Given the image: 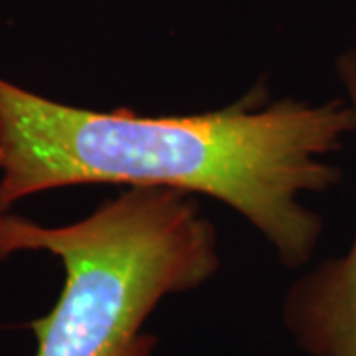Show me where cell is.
Masks as SVG:
<instances>
[{
  "mask_svg": "<svg viewBox=\"0 0 356 356\" xmlns=\"http://www.w3.org/2000/svg\"><path fill=\"white\" fill-rule=\"evenodd\" d=\"M6 210H8V208H6V206H4V202L0 200V220L4 218V214H6Z\"/></svg>",
  "mask_w": 356,
  "mask_h": 356,
  "instance_id": "4",
  "label": "cell"
},
{
  "mask_svg": "<svg viewBox=\"0 0 356 356\" xmlns=\"http://www.w3.org/2000/svg\"><path fill=\"white\" fill-rule=\"evenodd\" d=\"M356 117V46L337 58ZM283 325L309 356H356V232L346 254L321 261L289 287Z\"/></svg>",
  "mask_w": 356,
  "mask_h": 356,
  "instance_id": "3",
  "label": "cell"
},
{
  "mask_svg": "<svg viewBox=\"0 0 356 356\" xmlns=\"http://www.w3.org/2000/svg\"><path fill=\"white\" fill-rule=\"evenodd\" d=\"M46 250L65 267L50 315L30 327L36 356H151L143 332L159 303L204 285L220 267L214 224L192 194L131 186L76 224L44 228L0 220V257Z\"/></svg>",
  "mask_w": 356,
  "mask_h": 356,
  "instance_id": "2",
  "label": "cell"
},
{
  "mask_svg": "<svg viewBox=\"0 0 356 356\" xmlns=\"http://www.w3.org/2000/svg\"><path fill=\"white\" fill-rule=\"evenodd\" d=\"M356 137L346 97L271 99L264 86L196 115L93 111L0 77V200L81 184L175 188L220 200L254 226L289 269L305 266L323 220L303 198L331 191V154Z\"/></svg>",
  "mask_w": 356,
  "mask_h": 356,
  "instance_id": "1",
  "label": "cell"
}]
</instances>
